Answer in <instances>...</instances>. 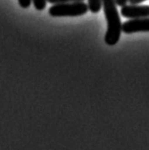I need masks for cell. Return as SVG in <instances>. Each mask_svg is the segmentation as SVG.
I'll return each mask as SVG.
<instances>
[{
	"label": "cell",
	"mask_w": 149,
	"mask_h": 150,
	"mask_svg": "<svg viewBox=\"0 0 149 150\" xmlns=\"http://www.w3.org/2000/svg\"><path fill=\"white\" fill-rule=\"evenodd\" d=\"M102 7L107 21L105 42L109 46L117 44L122 33V23L115 0H102Z\"/></svg>",
	"instance_id": "6da1fadb"
},
{
	"label": "cell",
	"mask_w": 149,
	"mask_h": 150,
	"mask_svg": "<svg viewBox=\"0 0 149 150\" xmlns=\"http://www.w3.org/2000/svg\"><path fill=\"white\" fill-rule=\"evenodd\" d=\"M88 5L83 1L54 4L49 9V14L54 17L81 16L88 12Z\"/></svg>",
	"instance_id": "7a4b0ae2"
},
{
	"label": "cell",
	"mask_w": 149,
	"mask_h": 150,
	"mask_svg": "<svg viewBox=\"0 0 149 150\" xmlns=\"http://www.w3.org/2000/svg\"><path fill=\"white\" fill-rule=\"evenodd\" d=\"M121 13L122 16L125 18H130V19H135V18H143L149 17V6L139 4H131L125 5L121 7Z\"/></svg>",
	"instance_id": "3957f363"
},
{
	"label": "cell",
	"mask_w": 149,
	"mask_h": 150,
	"mask_svg": "<svg viewBox=\"0 0 149 150\" xmlns=\"http://www.w3.org/2000/svg\"><path fill=\"white\" fill-rule=\"evenodd\" d=\"M122 32L125 34H134L138 32H149V17L135 18L122 23Z\"/></svg>",
	"instance_id": "277c9868"
},
{
	"label": "cell",
	"mask_w": 149,
	"mask_h": 150,
	"mask_svg": "<svg viewBox=\"0 0 149 150\" xmlns=\"http://www.w3.org/2000/svg\"><path fill=\"white\" fill-rule=\"evenodd\" d=\"M89 11L93 13H97L102 8V0H88Z\"/></svg>",
	"instance_id": "5b68a950"
},
{
	"label": "cell",
	"mask_w": 149,
	"mask_h": 150,
	"mask_svg": "<svg viewBox=\"0 0 149 150\" xmlns=\"http://www.w3.org/2000/svg\"><path fill=\"white\" fill-rule=\"evenodd\" d=\"M35 8L37 11H43L46 8L47 0H32Z\"/></svg>",
	"instance_id": "8992f818"
},
{
	"label": "cell",
	"mask_w": 149,
	"mask_h": 150,
	"mask_svg": "<svg viewBox=\"0 0 149 150\" xmlns=\"http://www.w3.org/2000/svg\"><path fill=\"white\" fill-rule=\"evenodd\" d=\"M78 1H84V0H47V2L51 3V4H59V3H69Z\"/></svg>",
	"instance_id": "52a82bcc"
},
{
	"label": "cell",
	"mask_w": 149,
	"mask_h": 150,
	"mask_svg": "<svg viewBox=\"0 0 149 150\" xmlns=\"http://www.w3.org/2000/svg\"><path fill=\"white\" fill-rule=\"evenodd\" d=\"M32 2V0H18L19 5L22 7L23 9H27L31 6V3Z\"/></svg>",
	"instance_id": "ba28073f"
},
{
	"label": "cell",
	"mask_w": 149,
	"mask_h": 150,
	"mask_svg": "<svg viewBox=\"0 0 149 150\" xmlns=\"http://www.w3.org/2000/svg\"><path fill=\"white\" fill-rule=\"evenodd\" d=\"M116 1V4H117L118 6L119 7H123L127 5V3L129 2V0H115Z\"/></svg>",
	"instance_id": "9c48e42d"
},
{
	"label": "cell",
	"mask_w": 149,
	"mask_h": 150,
	"mask_svg": "<svg viewBox=\"0 0 149 150\" xmlns=\"http://www.w3.org/2000/svg\"><path fill=\"white\" fill-rule=\"evenodd\" d=\"M145 0H129V2L131 4H140V3H143Z\"/></svg>",
	"instance_id": "30bf717a"
}]
</instances>
